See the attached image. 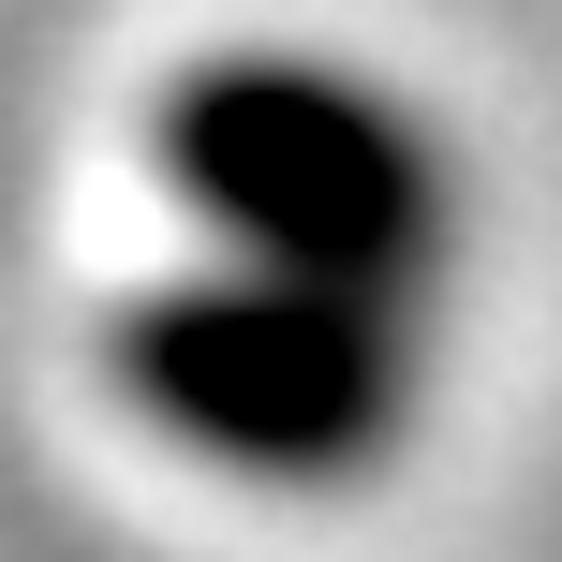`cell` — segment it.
Masks as SVG:
<instances>
[{
	"label": "cell",
	"mask_w": 562,
	"mask_h": 562,
	"mask_svg": "<svg viewBox=\"0 0 562 562\" xmlns=\"http://www.w3.org/2000/svg\"><path fill=\"white\" fill-rule=\"evenodd\" d=\"M148 164L237 267H296V281H340V296H385V311L445 267V223H459L429 134L370 75L267 59V45L193 59L148 104Z\"/></svg>",
	"instance_id": "1"
},
{
	"label": "cell",
	"mask_w": 562,
	"mask_h": 562,
	"mask_svg": "<svg viewBox=\"0 0 562 562\" xmlns=\"http://www.w3.org/2000/svg\"><path fill=\"white\" fill-rule=\"evenodd\" d=\"M119 400H134L164 445L223 459L267 488H340L400 445L415 415V370H400V311L340 296L296 267H237V281H164V296L119 311Z\"/></svg>",
	"instance_id": "2"
}]
</instances>
